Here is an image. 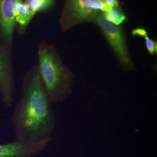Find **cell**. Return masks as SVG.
<instances>
[{"instance_id":"ba28073f","label":"cell","mask_w":157,"mask_h":157,"mask_svg":"<svg viewBox=\"0 0 157 157\" xmlns=\"http://www.w3.org/2000/svg\"><path fill=\"white\" fill-rule=\"evenodd\" d=\"M53 0H26L25 5L27 7L30 20L32 19L36 12L50 6Z\"/></svg>"},{"instance_id":"30bf717a","label":"cell","mask_w":157,"mask_h":157,"mask_svg":"<svg viewBox=\"0 0 157 157\" xmlns=\"http://www.w3.org/2000/svg\"><path fill=\"white\" fill-rule=\"evenodd\" d=\"M30 21L29 17L28 11L27 7L22 3L20 2L17 7L15 22L19 23L22 27H25Z\"/></svg>"},{"instance_id":"52a82bcc","label":"cell","mask_w":157,"mask_h":157,"mask_svg":"<svg viewBox=\"0 0 157 157\" xmlns=\"http://www.w3.org/2000/svg\"><path fill=\"white\" fill-rule=\"evenodd\" d=\"M47 143H31L15 139L0 144V157H32L42 151Z\"/></svg>"},{"instance_id":"8fae6325","label":"cell","mask_w":157,"mask_h":157,"mask_svg":"<svg viewBox=\"0 0 157 157\" xmlns=\"http://www.w3.org/2000/svg\"><path fill=\"white\" fill-rule=\"evenodd\" d=\"M143 37H144L145 39V44L148 52L151 56H154L156 54L157 52V42L150 39L148 36L147 33L144 35Z\"/></svg>"},{"instance_id":"277c9868","label":"cell","mask_w":157,"mask_h":157,"mask_svg":"<svg viewBox=\"0 0 157 157\" xmlns=\"http://www.w3.org/2000/svg\"><path fill=\"white\" fill-rule=\"evenodd\" d=\"M65 6L62 16L63 28H67L78 23L95 19L100 13L95 11L97 0H65Z\"/></svg>"},{"instance_id":"8992f818","label":"cell","mask_w":157,"mask_h":157,"mask_svg":"<svg viewBox=\"0 0 157 157\" xmlns=\"http://www.w3.org/2000/svg\"><path fill=\"white\" fill-rule=\"evenodd\" d=\"M22 0H0V34L6 44L11 43L18 4Z\"/></svg>"},{"instance_id":"3957f363","label":"cell","mask_w":157,"mask_h":157,"mask_svg":"<svg viewBox=\"0 0 157 157\" xmlns=\"http://www.w3.org/2000/svg\"><path fill=\"white\" fill-rule=\"evenodd\" d=\"M95 21L101 29L121 66L126 71H132L134 64L121 28L108 21L102 12L96 17Z\"/></svg>"},{"instance_id":"9c48e42d","label":"cell","mask_w":157,"mask_h":157,"mask_svg":"<svg viewBox=\"0 0 157 157\" xmlns=\"http://www.w3.org/2000/svg\"><path fill=\"white\" fill-rule=\"evenodd\" d=\"M102 13L108 21L118 26L126 19L125 16L118 8H111L110 11Z\"/></svg>"},{"instance_id":"5b68a950","label":"cell","mask_w":157,"mask_h":157,"mask_svg":"<svg viewBox=\"0 0 157 157\" xmlns=\"http://www.w3.org/2000/svg\"><path fill=\"white\" fill-rule=\"evenodd\" d=\"M14 92L15 80L10 54L7 48L0 44V97L6 107H12Z\"/></svg>"},{"instance_id":"7c38bea8","label":"cell","mask_w":157,"mask_h":157,"mask_svg":"<svg viewBox=\"0 0 157 157\" xmlns=\"http://www.w3.org/2000/svg\"><path fill=\"white\" fill-rule=\"evenodd\" d=\"M103 1L107 6H109L112 8H118L119 6L118 0H103Z\"/></svg>"},{"instance_id":"7a4b0ae2","label":"cell","mask_w":157,"mask_h":157,"mask_svg":"<svg viewBox=\"0 0 157 157\" xmlns=\"http://www.w3.org/2000/svg\"><path fill=\"white\" fill-rule=\"evenodd\" d=\"M38 58L40 76L51 101L55 104L64 101L72 93L73 73L52 46L40 45Z\"/></svg>"},{"instance_id":"6da1fadb","label":"cell","mask_w":157,"mask_h":157,"mask_svg":"<svg viewBox=\"0 0 157 157\" xmlns=\"http://www.w3.org/2000/svg\"><path fill=\"white\" fill-rule=\"evenodd\" d=\"M11 122L15 139L47 144L52 140L55 114L37 66L30 69L25 76L21 95L13 111Z\"/></svg>"}]
</instances>
